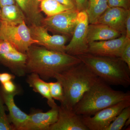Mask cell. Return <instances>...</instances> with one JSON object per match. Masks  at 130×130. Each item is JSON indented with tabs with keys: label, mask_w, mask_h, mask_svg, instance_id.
<instances>
[{
	"label": "cell",
	"mask_w": 130,
	"mask_h": 130,
	"mask_svg": "<svg viewBox=\"0 0 130 130\" xmlns=\"http://www.w3.org/2000/svg\"><path fill=\"white\" fill-rule=\"evenodd\" d=\"M26 53V73H35L44 80L54 78L56 74L81 63L76 56L32 45Z\"/></svg>",
	"instance_id": "obj_1"
},
{
	"label": "cell",
	"mask_w": 130,
	"mask_h": 130,
	"mask_svg": "<svg viewBox=\"0 0 130 130\" xmlns=\"http://www.w3.org/2000/svg\"><path fill=\"white\" fill-rule=\"evenodd\" d=\"M62 85L64 99L61 106L73 110L84 93L99 77L83 62L56 74L54 77Z\"/></svg>",
	"instance_id": "obj_2"
},
{
	"label": "cell",
	"mask_w": 130,
	"mask_h": 130,
	"mask_svg": "<svg viewBox=\"0 0 130 130\" xmlns=\"http://www.w3.org/2000/svg\"><path fill=\"white\" fill-rule=\"evenodd\" d=\"M130 99L129 91L115 90L99 77L76 104L73 111L81 116H92L100 110Z\"/></svg>",
	"instance_id": "obj_3"
},
{
	"label": "cell",
	"mask_w": 130,
	"mask_h": 130,
	"mask_svg": "<svg viewBox=\"0 0 130 130\" xmlns=\"http://www.w3.org/2000/svg\"><path fill=\"white\" fill-rule=\"evenodd\" d=\"M76 56L108 84L129 86L130 69L120 58L98 56L88 53Z\"/></svg>",
	"instance_id": "obj_4"
},
{
	"label": "cell",
	"mask_w": 130,
	"mask_h": 130,
	"mask_svg": "<svg viewBox=\"0 0 130 130\" xmlns=\"http://www.w3.org/2000/svg\"><path fill=\"white\" fill-rule=\"evenodd\" d=\"M0 40L6 41L21 53H26L37 42L33 39L26 22L14 24L1 19Z\"/></svg>",
	"instance_id": "obj_5"
},
{
	"label": "cell",
	"mask_w": 130,
	"mask_h": 130,
	"mask_svg": "<svg viewBox=\"0 0 130 130\" xmlns=\"http://www.w3.org/2000/svg\"><path fill=\"white\" fill-rule=\"evenodd\" d=\"M129 106L130 99L123 100L100 110L93 117L81 116V119L89 130H106L117 115Z\"/></svg>",
	"instance_id": "obj_6"
},
{
	"label": "cell",
	"mask_w": 130,
	"mask_h": 130,
	"mask_svg": "<svg viewBox=\"0 0 130 130\" xmlns=\"http://www.w3.org/2000/svg\"><path fill=\"white\" fill-rule=\"evenodd\" d=\"M78 12L76 9H70L47 17L43 19L41 25L51 32L72 36L76 25Z\"/></svg>",
	"instance_id": "obj_7"
},
{
	"label": "cell",
	"mask_w": 130,
	"mask_h": 130,
	"mask_svg": "<svg viewBox=\"0 0 130 130\" xmlns=\"http://www.w3.org/2000/svg\"><path fill=\"white\" fill-rule=\"evenodd\" d=\"M26 53L17 50L11 43L0 40V62L18 77H23L27 74Z\"/></svg>",
	"instance_id": "obj_8"
},
{
	"label": "cell",
	"mask_w": 130,
	"mask_h": 130,
	"mask_svg": "<svg viewBox=\"0 0 130 130\" xmlns=\"http://www.w3.org/2000/svg\"><path fill=\"white\" fill-rule=\"evenodd\" d=\"M89 24L88 18L85 11L78 12L76 25L71 40L66 46V53L77 56L88 53V44L87 41V34Z\"/></svg>",
	"instance_id": "obj_9"
},
{
	"label": "cell",
	"mask_w": 130,
	"mask_h": 130,
	"mask_svg": "<svg viewBox=\"0 0 130 130\" xmlns=\"http://www.w3.org/2000/svg\"><path fill=\"white\" fill-rule=\"evenodd\" d=\"M28 26L31 37L37 42V44L50 50L66 53V44L69 37L64 35H50L42 25Z\"/></svg>",
	"instance_id": "obj_10"
},
{
	"label": "cell",
	"mask_w": 130,
	"mask_h": 130,
	"mask_svg": "<svg viewBox=\"0 0 130 130\" xmlns=\"http://www.w3.org/2000/svg\"><path fill=\"white\" fill-rule=\"evenodd\" d=\"M126 38L125 35L106 41L89 43L88 53L98 56L120 58Z\"/></svg>",
	"instance_id": "obj_11"
},
{
	"label": "cell",
	"mask_w": 130,
	"mask_h": 130,
	"mask_svg": "<svg viewBox=\"0 0 130 130\" xmlns=\"http://www.w3.org/2000/svg\"><path fill=\"white\" fill-rule=\"evenodd\" d=\"M49 130H89L84 124L81 116L77 114L73 110L59 106L58 118Z\"/></svg>",
	"instance_id": "obj_12"
},
{
	"label": "cell",
	"mask_w": 130,
	"mask_h": 130,
	"mask_svg": "<svg viewBox=\"0 0 130 130\" xmlns=\"http://www.w3.org/2000/svg\"><path fill=\"white\" fill-rule=\"evenodd\" d=\"M130 12V9L108 7L99 18L96 23L105 25L121 35H125L126 21Z\"/></svg>",
	"instance_id": "obj_13"
},
{
	"label": "cell",
	"mask_w": 130,
	"mask_h": 130,
	"mask_svg": "<svg viewBox=\"0 0 130 130\" xmlns=\"http://www.w3.org/2000/svg\"><path fill=\"white\" fill-rule=\"evenodd\" d=\"M4 103L9 112L8 118L12 124L14 130H26L29 115L26 113L17 106L14 103V98L19 92L8 94L0 91Z\"/></svg>",
	"instance_id": "obj_14"
},
{
	"label": "cell",
	"mask_w": 130,
	"mask_h": 130,
	"mask_svg": "<svg viewBox=\"0 0 130 130\" xmlns=\"http://www.w3.org/2000/svg\"><path fill=\"white\" fill-rule=\"evenodd\" d=\"M59 106L51 108L46 112L35 110L30 114L26 130H49L58 119Z\"/></svg>",
	"instance_id": "obj_15"
},
{
	"label": "cell",
	"mask_w": 130,
	"mask_h": 130,
	"mask_svg": "<svg viewBox=\"0 0 130 130\" xmlns=\"http://www.w3.org/2000/svg\"><path fill=\"white\" fill-rule=\"evenodd\" d=\"M24 15L29 26L41 25L44 18L40 7L41 0H14Z\"/></svg>",
	"instance_id": "obj_16"
},
{
	"label": "cell",
	"mask_w": 130,
	"mask_h": 130,
	"mask_svg": "<svg viewBox=\"0 0 130 130\" xmlns=\"http://www.w3.org/2000/svg\"><path fill=\"white\" fill-rule=\"evenodd\" d=\"M121 34L105 25L89 24L87 34L88 44L92 42L112 40L119 37Z\"/></svg>",
	"instance_id": "obj_17"
},
{
	"label": "cell",
	"mask_w": 130,
	"mask_h": 130,
	"mask_svg": "<svg viewBox=\"0 0 130 130\" xmlns=\"http://www.w3.org/2000/svg\"><path fill=\"white\" fill-rule=\"evenodd\" d=\"M26 82L35 92L47 99V104L50 107L58 106L51 97L48 83L43 80L38 74L35 73H30L27 77Z\"/></svg>",
	"instance_id": "obj_18"
},
{
	"label": "cell",
	"mask_w": 130,
	"mask_h": 130,
	"mask_svg": "<svg viewBox=\"0 0 130 130\" xmlns=\"http://www.w3.org/2000/svg\"><path fill=\"white\" fill-rule=\"evenodd\" d=\"M0 17L1 20L14 24H19L24 21L26 22L23 13L16 4L1 8Z\"/></svg>",
	"instance_id": "obj_19"
},
{
	"label": "cell",
	"mask_w": 130,
	"mask_h": 130,
	"mask_svg": "<svg viewBox=\"0 0 130 130\" xmlns=\"http://www.w3.org/2000/svg\"><path fill=\"white\" fill-rule=\"evenodd\" d=\"M108 8V0H88L85 11L89 24L96 23L99 18Z\"/></svg>",
	"instance_id": "obj_20"
},
{
	"label": "cell",
	"mask_w": 130,
	"mask_h": 130,
	"mask_svg": "<svg viewBox=\"0 0 130 130\" xmlns=\"http://www.w3.org/2000/svg\"><path fill=\"white\" fill-rule=\"evenodd\" d=\"M40 7L41 11L44 13L47 17L54 16L71 9L56 0H41Z\"/></svg>",
	"instance_id": "obj_21"
},
{
	"label": "cell",
	"mask_w": 130,
	"mask_h": 130,
	"mask_svg": "<svg viewBox=\"0 0 130 130\" xmlns=\"http://www.w3.org/2000/svg\"><path fill=\"white\" fill-rule=\"evenodd\" d=\"M130 118V106L123 109L117 115L106 130H121Z\"/></svg>",
	"instance_id": "obj_22"
},
{
	"label": "cell",
	"mask_w": 130,
	"mask_h": 130,
	"mask_svg": "<svg viewBox=\"0 0 130 130\" xmlns=\"http://www.w3.org/2000/svg\"><path fill=\"white\" fill-rule=\"evenodd\" d=\"M4 103L0 91V130H14L6 114Z\"/></svg>",
	"instance_id": "obj_23"
},
{
	"label": "cell",
	"mask_w": 130,
	"mask_h": 130,
	"mask_svg": "<svg viewBox=\"0 0 130 130\" xmlns=\"http://www.w3.org/2000/svg\"><path fill=\"white\" fill-rule=\"evenodd\" d=\"M48 83L51 97L54 100L62 102L64 99V91L61 84L58 81Z\"/></svg>",
	"instance_id": "obj_24"
},
{
	"label": "cell",
	"mask_w": 130,
	"mask_h": 130,
	"mask_svg": "<svg viewBox=\"0 0 130 130\" xmlns=\"http://www.w3.org/2000/svg\"><path fill=\"white\" fill-rule=\"evenodd\" d=\"M120 58L130 69V40L126 38Z\"/></svg>",
	"instance_id": "obj_25"
},
{
	"label": "cell",
	"mask_w": 130,
	"mask_h": 130,
	"mask_svg": "<svg viewBox=\"0 0 130 130\" xmlns=\"http://www.w3.org/2000/svg\"><path fill=\"white\" fill-rule=\"evenodd\" d=\"M109 7H119L129 10L130 8V0H108Z\"/></svg>",
	"instance_id": "obj_26"
},
{
	"label": "cell",
	"mask_w": 130,
	"mask_h": 130,
	"mask_svg": "<svg viewBox=\"0 0 130 130\" xmlns=\"http://www.w3.org/2000/svg\"><path fill=\"white\" fill-rule=\"evenodd\" d=\"M2 91L8 94L19 92L18 89L12 81H9L1 84Z\"/></svg>",
	"instance_id": "obj_27"
},
{
	"label": "cell",
	"mask_w": 130,
	"mask_h": 130,
	"mask_svg": "<svg viewBox=\"0 0 130 130\" xmlns=\"http://www.w3.org/2000/svg\"><path fill=\"white\" fill-rule=\"evenodd\" d=\"M14 74H11L8 73H0V83L2 84L7 81H12L15 78Z\"/></svg>",
	"instance_id": "obj_28"
},
{
	"label": "cell",
	"mask_w": 130,
	"mask_h": 130,
	"mask_svg": "<svg viewBox=\"0 0 130 130\" xmlns=\"http://www.w3.org/2000/svg\"><path fill=\"white\" fill-rule=\"evenodd\" d=\"M76 9L78 12L85 11L88 0H75Z\"/></svg>",
	"instance_id": "obj_29"
},
{
	"label": "cell",
	"mask_w": 130,
	"mask_h": 130,
	"mask_svg": "<svg viewBox=\"0 0 130 130\" xmlns=\"http://www.w3.org/2000/svg\"><path fill=\"white\" fill-rule=\"evenodd\" d=\"M61 4L70 8L71 9H76L75 0H56Z\"/></svg>",
	"instance_id": "obj_30"
},
{
	"label": "cell",
	"mask_w": 130,
	"mask_h": 130,
	"mask_svg": "<svg viewBox=\"0 0 130 130\" xmlns=\"http://www.w3.org/2000/svg\"><path fill=\"white\" fill-rule=\"evenodd\" d=\"M125 30L126 38L130 40V12L128 14L126 21Z\"/></svg>",
	"instance_id": "obj_31"
},
{
	"label": "cell",
	"mask_w": 130,
	"mask_h": 130,
	"mask_svg": "<svg viewBox=\"0 0 130 130\" xmlns=\"http://www.w3.org/2000/svg\"><path fill=\"white\" fill-rule=\"evenodd\" d=\"M16 4L14 0H0V8L8 5Z\"/></svg>",
	"instance_id": "obj_32"
},
{
	"label": "cell",
	"mask_w": 130,
	"mask_h": 130,
	"mask_svg": "<svg viewBox=\"0 0 130 130\" xmlns=\"http://www.w3.org/2000/svg\"><path fill=\"white\" fill-rule=\"evenodd\" d=\"M0 23H1V17H0Z\"/></svg>",
	"instance_id": "obj_33"
},
{
	"label": "cell",
	"mask_w": 130,
	"mask_h": 130,
	"mask_svg": "<svg viewBox=\"0 0 130 130\" xmlns=\"http://www.w3.org/2000/svg\"><path fill=\"white\" fill-rule=\"evenodd\" d=\"M0 13H1V8H0Z\"/></svg>",
	"instance_id": "obj_34"
}]
</instances>
